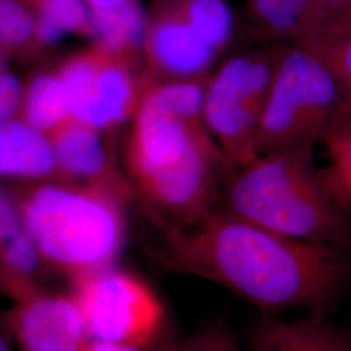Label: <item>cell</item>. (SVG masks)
<instances>
[{
  "mask_svg": "<svg viewBox=\"0 0 351 351\" xmlns=\"http://www.w3.org/2000/svg\"><path fill=\"white\" fill-rule=\"evenodd\" d=\"M160 351H182L181 346H176V345H167Z\"/></svg>",
  "mask_w": 351,
  "mask_h": 351,
  "instance_id": "cell-27",
  "label": "cell"
},
{
  "mask_svg": "<svg viewBox=\"0 0 351 351\" xmlns=\"http://www.w3.org/2000/svg\"><path fill=\"white\" fill-rule=\"evenodd\" d=\"M25 220L38 250L59 263H107L121 242L123 228L112 206L62 189L39 190Z\"/></svg>",
  "mask_w": 351,
  "mask_h": 351,
  "instance_id": "cell-6",
  "label": "cell"
},
{
  "mask_svg": "<svg viewBox=\"0 0 351 351\" xmlns=\"http://www.w3.org/2000/svg\"><path fill=\"white\" fill-rule=\"evenodd\" d=\"M86 351H142V349L141 346L117 345V343H110V342L94 341Z\"/></svg>",
  "mask_w": 351,
  "mask_h": 351,
  "instance_id": "cell-26",
  "label": "cell"
},
{
  "mask_svg": "<svg viewBox=\"0 0 351 351\" xmlns=\"http://www.w3.org/2000/svg\"><path fill=\"white\" fill-rule=\"evenodd\" d=\"M315 149L274 151L234 168L220 207L290 239L351 247V213L316 163Z\"/></svg>",
  "mask_w": 351,
  "mask_h": 351,
  "instance_id": "cell-3",
  "label": "cell"
},
{
  "mask_svg": "<svg viewBox=\"0 0 351 351\" xmlns=\"http://www.w3.org/2000/svg\"><path fill=\"white\" fill-rule=\"evenodd\" d=\"M69 112L71 99L62 80L43 75L34 81L26 101L29 125L46 130L58 125Z\"/></svg>",
  "mask_w": 351,
  "mask_h": 351,
  "instance_id": "cell-17",
  "label": "cell"
},
{
  "mask_svg": "<svg viewBox=\"0 0 351 351\" xmlns=\"http://www.w3.org/2000/svg\"><path fill=\"white\" fill-rule=\"evenodd\" d=\"M38 247L27 230H21L14 239L5 243L4 258L8 265L20 272L30 274L38 267Z\"/></svg>",
  "mask_w": 351,
  "mask_h": 351,
  "instance_id": "cell-22",
  "label": "cell"
},
{
  "mask_svg": "<svg viewBox=\"0 0 351 351\" xmlns=\"http://www.w3.org/2000/svg\"><path fill=\"white\" fill-rule=\"evenodd\" d=\"M56 162L53 149L33 126L0 123V176H42Z\"/></svg>",
  "mask_w": 351,
  "mask_h": 351,
  "instance_id": "cell-13",
  "label": "cell"
},
{
  "mask_svg": "<svg viewBox=\"0 0 351 351\" xmlns=\"http://www.w3.org/2000/svg\"><path fill=\"white\" fill-rule=\"evenodd\" d=\"M88 326L80 303L68 300L33 302L20 319L27 351H81Z\"/></svg>",
  "mask_w": 351,
  "mask_h": 351,
  "instance_id": "cell-12",
  "label": "cell"
},
{
  "mask_svg": "<svg viewBox=\"0 0 351 351\" xmlns=\"http://www.w3.org/2000/svg\"><path fill=\"white\" fill-rule=\"evenodd\" d=\"M247 7L268 43L303 46L351 26V0H249Z\"/></svg>",
  "mask_w": 351,
  "mask_h": 351,
  "instance_id": "cell-9",
  "label": "cell"
},
{
  "mask_svg": "<svg viewBox=\"0 0 351 351\" xmlns=\"http://www.w3.org/2000/svg\"><path fill=\"white\" fill-rule=\"evenodd\" d=\"M86 1L91 11H110V10L124 7L126 4L136 0H86Z\"/></svg>",
  "mask_w": 351,
  "mask_h": 351,
  "instance_id": "cell-25",
  "label": "cell"
},
{
  "mask_svg": "<svg viewBox=\"0 0 351 351\" xmlns=\"http://www.w3.org/2000/svg\"><path fill=\"white\" fill-rule=\"evenodd\" d=\"M326 176L341 203L351 213V114L345 108L326 132Z\"/></svg>",
  "mask_w": 351,
  "mask_h": 351,
  "instance_id": "cell-16",
  "label": "cell"
},
{
  "mask_svg": "<svg viewBox=\"0 0 351 351\" xmlns=\"http://www.w3.org/2000/svg\"><path fill=\"white\" fill-rule=\"evenodd\" d=\"M300 47L326 65L339 85L345 110L351 114V26Z\"/></svg>",
  "mask_w": 351,
  "mask_h": 351,
  "instance_id": "cell-18",
  "label": "cell"
},
{
  "mask_svg": "<svg viewBox=\"0 0 351 351\" xmlns=\"http://www.w3.org/2000/svg\"><path fill=\"white\" fill-rule=\"evenodd\" d=\"M91 11V10H90ZM147 20L137 0L110 11H91V33L101 47L125 52L145 42Z\"/></svg>",
  "mask_w": 351,
  "mask_h": 351,
  "instance_id": "cell-14",
  "label": "cell"
},
{
  "mask_svg": "<svg viewBox=\"0 0 351 351\" xmlns=\"http://www.w3.org/2000/svg\"><path fill=\"white\" fill-rule=\"evenodd\" d=\"M36 30L32 14L17 0H0V39L8 45L25 43Z\"/></svg>",
  "mask_w": 351,
  "mask_h": 351,
  "instance_id": "cell-20",
  "label": "cell"
},
{
  "mask_svg": "<svg viewBox=\"0 0 351 351\" xmlns=\"http://www.w3.org/2000/svg\"><path fill=\"white\" fill-rule=\"evenodd\" d=\"M80 306L94 341L142 346L160 326L163 308L137 278L117 271L99 272L84 284Z\"/></svg>",
  "mask_w": 351,
  "mask_h": 351,
  "instance_id": "cell-8",
  "label": "cell"
},
{
  "mask_svg": "<svg viewBox=\"0 0 351 351\" xmlns=\"http://www.w3.org/2000/svg\"><path fill=\"white\" fill-rule=\"evenodd\" d=\"M207 78L152 88L136 120L133 163L151 197L178 228L195 224L219 207L234 169L204 123Z\"/></svg>",
  "mask_w": 351,
  "mask_h": 351,
  "instance_id": "cell-2",
  "label": "cell"
},
{
  "mask_svg": "<svg viewBox=\"0 0 351 351\" xmlns=\"http://www.w3.org/2000/svg\"><path fill=\"white\" fill-rule=\"evenodd\" d=\"M86 3V0H40L39 20L55 26L64 34L91 33V11Z\"/></svg>",
  "mask_w": 351,
  "mask_h": 351,
  "instance_id": "cell-19",
  "label": "cell"
},
{
  "mask_svg": "<svg viewBox=\"0 0 351 351\" xmlns=\"http://www.w3.org/2000/svg\"><path fill=\"white\" fill-rule=\"evenodd\" d=\"M75 119L94 129L123 121L134 97L132 78L123 64L80 59L62 77Z\"/></svg>",
  "mask_w": 351,
  "mask_h": 351,
  "instance_id": "cell-10",
  "label": "cell"
},
{
  "mask_svg": "<svg viewBox=\"0 0 351 351\" xmlns=\"http://www.w3.org/2000/svg\"><path fill=\"white\" fill-rule=\"evenodd\" d=\"M182 351H241L239 342L224 323L202 326L181 346Z\"/></svg>",
  "mask_w": 351,
  "mask_h": 351,
  "instance_id": "cell-21",
  "label": "cell"
},
{
  "mask_svg": "<svg viewBox=\"0 0 351 351\" xmlns=\"http://www.w3.org/2000/svg\"><path fill=\"white\" fill-rule=\"evenodd\" d=\"M23 229L12 202L7 195L0 193V242L4 245L14 239Z\"/></svg>",
  "mask_w": 351,
  "mask_h": 351,
  "instance_id": "cell-24",
  "label": "cell"
},
{
  "mask_svg": "<svg viewBox=\"0 0 351 351\" xmlns=\"http://www.w3.org/2000/svg\"><path fill=\"white\" fill-rule=\"evenodd\" d=\"M0 351H8V346L5 345V342L0 339Z\"/></svg>",
  "mask_w": 351,
  "mask_h": 351,
  "instance_id": "cell-28",
  "label": "cell"
},
{
  "mask_svg": "<svg viewBox=\"0 0 351 351\" xmlns=\"http://www.w3.org/2000/svg\"><path fill=\"white\" fill-rule=\"evenodd\" d=\"M168 263L271 314L301 308L328 316L351 287V247L290 239L220 206L176 228Z\"/></svg>",
  "mask_w": 351,
  "mask_h": 351,
  "instance_id": "cell-1",
  "label": "cell"
},
{
  "mask_svg": "<svg viewBox=\"0 0 351 351\" xmlns=\"http://www.w3.org/2000/svg\"><path fill=\"white\" fill-rule=\"evenodd\" d=\"M287 45L245 51L226 59L208 75L203 117L233 168L256 158L255 141L277 64Z\"/></svg>",
  "mask_w": 351,
  "mask_h": 351,
  "instance_id": "cell-5",
  "label": "cell"
},
{
  "mask_svg": "<svg viewBox=\"0 0 351 351\" xmlns=\"http://www.w3.org/2000/svg\"><path fill=\"white\" fill-rule=\"evenodd\" d=\"M249 351H351V333L326 315L265 317L251 332Z\"/></svg>",
  "mask_w": 351,
  "mask_h": 351,
  "instance_id": "cell-11",
  "label": "cell"
},
{
  "mask_svg": "<svg viewBox=\"0 0 351 351\" xmlns=\"http://www.w3.org/2000/svg\"><path fill=\"white\" fill-rule=\"evenodd\" d=\"M21 99L19 81L11 75H0V123L7 121Z\"/></svg>",
  "mask_w": 351,
  "mask_h": 351,
  "instance_id": "cell-23",
  "label": "cell"
},
{
  "mask_svg": "<svg viewBox=\"0 0 351 351\" xmlns=\"http://www.w3.org/2000/svg\"><path fill=\"white\" fill-rule=\"evenodd\" d=\"M345 108L339 85L315 55L287 45L255 141L256 158L298 147H316Z\"/></svg>",
  "mask_w": 351,
  "mask_h": 351,
  "instance_id": "cell-4",
  "label": "cell"
},
{
  "mask_svg": "<svg viewBox=\"0 0 351 351\" xmlns=\"http://www.w3.org/2000/svg\"><path fill=\"white\" fill-rule=\"evenodd\" d=\"M233 33L226 0H163L145 42L151 63L171 81L208 75Z\"/></svg>",
  "mask_w": 351,
  "mask_h": 351,
  "instance_id": "cell-7",
  "label": "cell"
},
{
  "mask_svg": "<svg viewBox=\"0 0 351 351\" xmlns=\"http://www.w3.org/2000/svg\"><path fill=\"white\" fill-rule=\"evenodd\" d=\"M56 162L68 172L84 177L101 173L106 167V151L91 126H69L60 133L53 149Z\"/></svg>",
  "mask_w": 351,
  "mask_h": 351,
  "instance_id": "cell-15",
  "label": "cell"
}]
</instances>
